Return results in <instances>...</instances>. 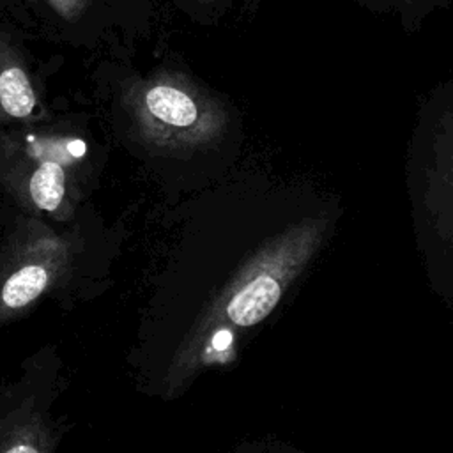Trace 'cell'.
<instances>
[{
	"instance_id": "7a4b0ae2",
	"label": "cell",
	"mask_w": 453,
	"mask_h": 453,
	"mask_svg": "<svg viewBox=\"0 0 453 453\" xmlns=\"http://www.w3.org/2000/svg\"><path fill=\"white\" fill-rule=\"evenodd\" d=\"M85 150L87 147L83 142L71 140L64 149L42 154L19 184L23 203L57 219L69 218L74 203L69 193L67 165L73 159L81 157Z\"/></svg>"
},
{
	"instance_id": "277c9868",
	"label": "cell",
	"mask_w": 453,
	"mask_h": 453,
	"mask_svg": "<svg viewBox=\"0 0 453 453\" xmlns=\"http://www.w3.org/2000/svg\"><path fill=\"white\" fill-rule=\"evenodd\" d=\"M281 294L278 280L271 274H260L235 292L228 304L226 315L237 326H251L265 319L276 306Z\"/></svg>"
},
{
	"instance_id": "5b68a950",
	"label": "cell",
	"mask_w": 453,
	"mask_h": 453,
	"mask_svg": "<svg viewBox=\"0 0 453 453\" xmlns=\"http://www.w3.org/2000/svg\"><path fill=\"white\" fill-rule=\"evenodd\" d=\"M37 104L35 90L25 69L7 64L0 69V108L12 119H28Z\"/></svg>"
},
{
	"instance_id": "3957f363",
	"label": "cell",
	"mask_w": 453,
	"mask_h": 453,
	"mask_svg": "<svg viewBox=\"0 0 453 453\" xmlns=\"http://www.w3.org/2000/svg\"><path fill=\"white\" fill-rule=\"evenodd\" d=\"M133 117L147 134L163 136L168 131L191 129L198 120L195 99L170 83H145L127 97Z\"/></svg>"
},
{
	"instance_id": "52a82bcc",
	"label": "cell",
	"mask_w": 453,
	"mask_h": 453,
	"mask_svg": "<svg viewBox=\"0 0 453 453\" xmlns=\"http://www.w3.org/2000/svg\"><path fill=\"white\" fill-rule=\"evenodd\" d=\"M60 18L74 21L87 9L88 0H44Z\"/></svg>"
},
{
	"instance_id": "6da1fadb",
	"label": "cell",
	"mask_w": 453,
	"mask_h": 453,
	"mask_svg": "<svg viewBox=\"0 0 453 453\" xmlns=\"http://www.w3.org/2000/svg\"><path fill=\"white\" fill-rule=\"evenodd\" d=\"M73 244L39 221L25 223L0 257V324L16 319L67 276Z\"/></svg>"
},
{
	"instance_id": "8992f818",
	"label": "cell",
	"mask_w": 453,
	"mask_h": 453,
	"mask_svg": "<svg viewBox=\"0 0 453 453\" xmlns=\"http://www.w3.org/2000/svg\"><path fill=\"white\" fill-rule=\"evenodd\" d=\"M50 434L42 418L28 414L18 419L0 439V453H48Z\"/></svg>"
}]
</instances>
